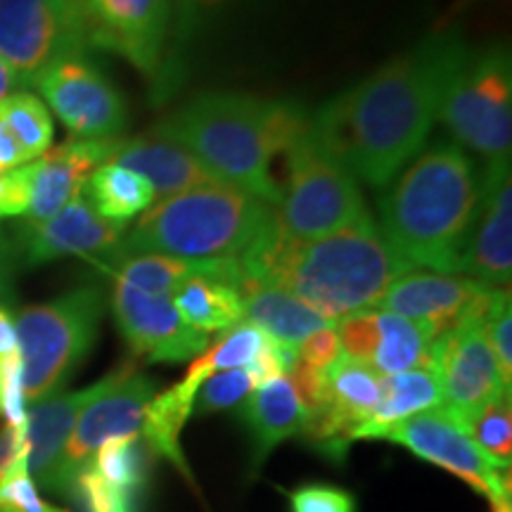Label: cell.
I'll use <instances>...</instances> for the list:
<instances>
[{
    "mask_svg": "<svg viewBox=\"0 0 512 512\" xmlns=\"http://www.w3.org/2000/svg\"><path fill=\"white\" fill-rule=\"evenodd\" d=\"M453 41L432 38L394 57L311 119V133L354 178L382 188L418 155L439 117Z\"/></svg>",
    "mask_w": 512,
    "mask_h": 512,
    "instance_id": "6da1fadb",
    "label": "cell"
},
{
    "mask_svg": "<svg viewBox=\"0 0 512 512\" xmlns=\"http://www.w3.org/2000/svg\"><path fill=\"white\" fill-rule=\"evenodd\" d=\"M238 261L242 285L280 287L332 325L354 313L373 311L387 287L413 271L396 259L370 214L354 226L309 242L280 240L271 221Z\"/></svg>",
    "mask_w": 512,
    "mask_h": 512,
    "instance_id": "7a4b0ae2",
    "label": "cell"
},
{
    "mask_svg": "<svg viewBox=\"0 0 512 512\" xmlns=\"http://www.w3.org/2000/svg\"><path fill=\"white\" fill-rule=\"evenodd\" d=\"M302 110L242 93H202L152 128L200 162L214 181L275 207L273 157L309 128Z\"/></svg>",
    "mask_w": 512,
    "mask_h": 512,
    "instance_id": "3957f363",
    "label": "cell"
},
{
    "mask_svg": "<svg viewBox=\"0 0 512 512\" xmlns=\"http://www.w3.org/2000/svg\"><path fill=\"white\" fill-rule=\"evenodd\" d=\"M477 202L479 181L470 157L441 140L380 200V233L413 271L458 275Z\"/></svg>",
    "mask_w": 512,
    "mask_h": 512,
    "instance_id": "277c9868",
    "label": "cell"
},
{
    "mask_svg": "<svg viewBox=\"0 0 512 512\" xmlns=\"http://www.w3.org/2000/svg\"><path fill=\"white\" fill-rule=\"evenodd\" d=\"M273 221V207L238 188L209 183L152 204L121 240L119 259L166 254L185 261H233Z\"/></svg>",
    "mask_w": 512,
    "mask_h": 512,
    "instance_id": "5b68a950",
    "label": "cell"
},
{
    "mask_svg": "<svg viewBox=\"0 0 512 512\" xmlns=\"http://www.w3.org/2000/svg\"><path fill=\"white\" fill-rule=\"evenodd\" d=\"M105 306L100 287L86 285L17 313L15 332L27 403L60 392L72 380L98 342Z\"/></svg>",
    "mask_w": 512,
    "mask_h": 512,
    "instance_id": "8992f818",
    "label": "cell"
},
{
    "mask_svg": "<svg viewBox=\"0 0 512 512\" xmlns=\"http://www.w3.org/2000/svg\"><path fill=\"white\" fill-rule=\"evenodd\" d=\"M460 145L486 164L510 162L512 64L505 48L472 53L453 43L441 83L439 117Z\"/></svg>",
    "mask_w": 512,
    "mask_h": 512,
    "instance_id": "52a82bcc",
    "label": "cell"
},
{
    "mask_svg": "<svg viewBox=\"0 0 512 512\" xmlns=\"http://www.w3.org/2000/svg\"><path fill=\"white\" fill-rule=\"evenodd\" d=\"M283 155L287 181L273 207V230L280 240H318L368 216L356 178L320 147L311 124Z\"/></svg>",
    "mask_w": 512,
    "mask_h": 512,
    "instance_id": "ba28073f",
    "label": "cell"
},
{
    "mask_svg": "<svg viewBox=\"0 0 512 512\" xmlns=\"http://www.w3.org/2000/svg\"><path fill=\"white\" fill-rule=\"evenodd\" d=\"M86 48L76 0H0V60L19 88L34 86L55 60Z\"/></svg>",
    "mask_w": 512,
    "mask_h": 512,
    "instance_id": "9c48e42d",
    "label": "cell"
},
{
    "mask_svg": "<svg viewBox=\"0 0 512 512\" xmlns=\"http://www.w3.org/2000/svg\"><path fill=\"white\" fill-rule=\"evenodd\" d=\"M43 95L72 138H117L126 128V105L86 53L64 55L38 76Z\"/></svg>",
    "mask_w": 512,
    "mask_h": 512,
    "instance_id": "30bf717a",
    "label": "cell"
},
{
    "mask_svg": "<svg viewBox=\"0 0 512 512\" xmlns=\"http://www.w3.org/2000/svg\"><path fill=\"white\" fill-rule=\"evenodd\" d=\"M380 439L394 441L427 463L444 467L491 503L510 498V479L508 472H503L505 467L486 456L444 406L389 427Z\"/></svg>",
    "mask_w": 512,
    "mask_h": 512,
    "instance_id": "8fae6325",
    "label": "cell"
},
{
    "mask_svg": "<svg viewBox=\"0 0 512 512\" xmlns=\"http://www.w3.org/2000/svg\"><path fill=\"white\" fill-rule=\"evenodd\" d=\"M86 46L117 53L147 76L157 74L171 22V0H76Z\"/></svg>",
    "mask_w": 512,
    "mask_h": 512,
    "instance_id": "7c38bea8",
    "label": "cell"
},
{
    "mask_svg": "<svg viewBox=\"0 0 512 512\" xmlns=\"http://www.w3.org/2000/svg\"><path fill=\"white\" fill-rule=\"evenodd\" d=\"M432 370L441 387V406L463 420L486 403L510 396L498 373L484 323L463 320L432 342Z\"/></svg>",
    "mask_w": 512,
    "mask_h": 512,
    "instance_id": "4fadbf2b",
    "label": "cell"
},
{
    "mask_svg": "<svg viewBox=\"0 0 512 512\" xmlns=\"http://www.w3.org/2000/svg\"><path fill=\"white\" fill-rule=\"evenodd\" d=\"M155 394L157 384L147 375L138 373L131 363H126L121 366L117 382L83 408L64 448L62 479L67 496H72L76 475L91 463L105 441L140 434L145 411Z\"/></svg>",
    "mask_w": 512,
    "mask_h": 512,
    "instance_id": "5bb4252c",
    "label": "cell"
},
{
    "mask_svg": "<svg viewBox=\"0 0 512 512\" xmlns=\"http://www.w3.org/2000/svg\"><path fill=\"white\" fill-rule=\"evenodd\" d=\"M112 311L133 354L150 363L195 361L209 349V335L190 328L164 294H147L114 280Z\"/></svg>",
    "mask_w": 512,
    "mask_h": 512,
    "instance_id": "9a60e30c",
    "label": "cell"
},
{
    "mask_svg": "<svg viewBox=\"0 0 512 512\" xmlns=\"http://www.w3.org/2000/svg\"><path fill=\"white\" fill-rule=\"evenodd\" d=\"M496 290L451 273L408 271L387 287L377 309L430 325L439 337L463 320L484 323Z\"/></svg>",
    "mask_w": 512,
    "mask_h": 512,
    "instance_id": "2e32d148",
    "label": "cell"
},
{
    "mask_svg": "<svg viewBox=\"0 0 512 512\" xmlns=\"http://www.w3.org/2000/svg\"><path fill=\"white\" fill-rule=\"evenodd\" d=\"M460 273L489 287H503L512 275V178L510 162L486 164L479 178V202Z\"/></svg>",
    "mask_w": 512,
    "mask_h": 512,
    "instance_id": "e0dca14e",
    "label": "cell"
},
{
    "mask_svg": "<svg viewBox=\"0 0 512 512\" xmlns=\"http://www.w3.org/2000/svg\"><path fill=\"white\" fill-rule=\"evenodd\" d=\"M121 240H124V228L95 214L81 188L53 219L27 223L19 233V249L27 266H43L64 256L102 261L105 266V259L114 264Z\"/></svg>",
    "mask_w": 512,
    "mask_h": 512,
    "instance_id": "ac0fdd59",
    "label": "cell"
},
{
    "mask_svg": "<svg viewBox=\"0 0 512 512\" xmlns=\"http://www.w3.org/2000/svg\"><path fill=\"white\" fill-rule=\"evenodd\" d=\"M121 375V368L112 370L102 380L76 389V392H55L43 396L27 408V441L29 456L27 467L36 486L50 491V494L67 496L62 479L64 448L72 437L76 420L93 399L112 387Z\"/></svg>",
    "mask_w": 512,
    "mask_h": 512,
    "instance_id": "d6986e66",
    "label": "cell"
},
{
    "mask_svg": "<svg viewBox=\"0 0 512 512\" xmlns=\"http://www.w3.org/2000/svg\"><path fill=\"white\" fill-rule=\"evenodd\" d=\"M323 408L311 415L304 434L320 451L332 458H342L356 432L373 415L380 396V375L368 363L342 356L330 370H325Z\"/></svg>",
    "mask_w": 512,
    "mask_h": 512,
    "instance_id": "ffe728a7",
    "label": "cell"
},
{
    "mask_svg": "<svg viewBox=\"0 0 512 512\" xmlns=\"http://www.w3.org/2000/svg\"><path fill=\"white\" fill-rule=\"evenodd\" d=\"M117 145L119 138H69L43 152L36 162H29L27 223H43L67 207L88 176L98 166L112 162Z\"/></svg>",
    "mask_w": 512,
    "mask_h": 512,
    "instance_id": "44dd1931",
    "label": "cell"
},
{
    "mask_svg": "<svg viewBox=\"0 0 512 512\" xmlns=\"http://www.w3.org/2000/svg\"><path fill=\"white\" fill-rule=\"evenodd\" d=\"M112 162L143 176L162 200L204 188L209 183H219L190 152H185L171 140L155 136V133L126 140L119 138Z\"/></svg>",
    "mask_w": 512,
    "mask_h": 512,
    "instance_id": "7402d4cb",
    "label": "cell"
},
{
    "mask_svg": "<svg viewBox=\"0 0 512 512\" xmlns=\"http://www.w3.org/2000/svg\"><path fill=\"white\" fill-rule=\"evenodd\" d=\"M240 418L254 441V460L261 463L275 446L304 434L309 413L285 375L249 394L242 401Z\"/></svg>",
    "mask_w": 512,
    "mask_h": 512,
    "instance_id": "603a6c76",
    "label": "cell"
},
{
    "mask_svg": "<svg viewBox=\"0 0 512 512\" xmlns=\"http://www.w3.org/2000/svg\"><path fill=\"white\" fill-rule=\"evenodd\" d=\"M242 320L252 323L280 344L297 347L313 332L330 328L323 316L309 309L290 292L266 283H247L240 287Z\"/></svg>",
    "mask_w": 512,
    "mask_h": 512,
    "instance_id": "cb8c5ba5",
    "label": "cell"
},
{
    "mask_svg": "<svg viewBox=\"0 0 512 512\" xmlns=\"http://www.w3.org/2000/svg\"><path fill=\"white\" fill-rule=\"evenodd\" d=\"M441 406V387L432 368H415L396 375H380V396L356 439H380L389 427Z\"/></svg>",
    "mask_w": 512,
    "mask_h": 512,
    "instance_id": "d4e9b609",
    "label": "cell"
},
{
    "mask_svg": "<svg viewBox=\"0 0 512 512\" xmlns=\"http://www.w3.org/2000/svg\"><path fill=\"white\" fill-rule=\"evenodd\" d=\"M83 195L91 202L95 214L121 228L143 216L157 200L155 190L143 176L114 162L98 166L88 176Z\"/></svg>",
    "mask_w": 512,
    "mask_h": 512,
    "instance_id": "484cf974",
    "label": "cell"
},
{
    "mask_svg": "<svg viewBox=\"0 0 512 512\" xmlns=\"http://www.w3.org/2000/svg\"><path fill=\"white\" fill-rule=\"evenodd\" d=\"M171 302L178 316L204 335L226 332L245 316L238 287L219 275H195L171 297Z\"/></svg>",
    "mask_w": 512,
    "mask_h": 512,
    "instance_id": "4316f807",
    "label": "cell"
},
{
    "mask_svg": "<svg viewBox=\"0 0 512 512\" xmlns=\"http://www.w3.org/2000/svg\"><path fill=\"white\" fill-rule=\"evenodd\" d=\"M197 389L200 387L181 380L176 382L174 387L166 389V392L155 394L145 411L143 427H140V434H143L140 439L145 441L147 451L169 460V463L178 467L185 477H188L190 472L188 463H185L183 458L181 432L185 422H188L192 415Z\"/></svg>",
    "mask_w": 512,
    "mask_h": 512,
    "instance_id": "83f0119b",
    "label": "cell"
},
{
    "mask_svg": "<svg viewBox=\"0 0 512 512\" xmlns=\"http://www.w3.org/2000/svg\"><path fill=\"white\" fill-rule=\"evenodd\" d=\"M377 349L370 368L377 375H396L415 368H432V342L437 339L430 325L377 311Z\"/></svg>",
    "mask_w": 512,
    "mask_h": 512,
    "instance_id": "f1b7e54d",
    "label": "cell"
},
{
    "mask_svg": "<svg viewBox=\"0 0 512 512\" xmlns=\"http://www.w3.org/2000/svg\"><path fill=\"white\" fill-rule=\"evenodd\" d=\"M0 124H3L22 147L29 162L53 147L55 126L48 107L29 91H12L0 102Z\"/></svg>",
    "mask_w": 512,
    "mask_h": 512,
    "instance_id": "f546056e",
    "label": "cell"
},
{
    "mask_svg": "<svg viewBox=\"0 0 512 512\" xmlns=\"http://www.w3.org/2000/svg\"><path fill=\"white\" fill-rule=\"evenodd\" d=\"M264 339L266 332H261L256 325L247 323V320H240L238 325L226 330V335H223L214 347L207 349L202 356H197L195 361H192L188 375H185L183 380L200 387L209 375L223 373V370L233 368H247L249 363L254 361V356L259 354Z\"/></svg>",
    "mask_w": 512,
    "mask_h": 512,
    "instance_id": "4dcf8cb0",
    "label": "cell"
},
{
    "mask_svg": "<svg viewBox=\"0 0 512 512\" xmlns=\"http://www.w3.org/2000/svg\"><path fill=\"white\" fill-rule=\"evenodd\" d=\"M147 446L140 434L133 437H117L105 441L98 453L91 458V465L100 477L107 482L131 491V494H143L147 484Z\"/></svg>",
    "mask_w": 512,
    "mask_h": 512,
    "instance_id": "1f68e13d",
    "label": "cell"
},
{
    "mask_svg": "<svg viewBox=\"0 0 512 512\" xmlns=\"http://www.w3.org/2000/svg\"><path fill=\"white\" fill-rule=\"evenodd\" d=\"M451 415V413H448ZM463 430L470 434L472 441L482 451L508 470L512 456V413H510V396L486 403L479 411L470 413L463 420H456Z\"/></svg>",
    "mask_w": 512,
    "mask_h": 512,
    "instance_id": "d6a6232c",
    "label": "cell"
},
{
    "mask_svg": "<svg viewBox=\"0 0 512 512\" xmlns=\"http://www.w3.org/2000/svg\"><path fill=\"white\" fill-rule=\"evenodd\" d=\"M0 510L5 512H67L48 503L38 494V486L29 475L27 456L0 465Z\"/></svg>",
    "mask_w": 512,
    "mask_h": 512,
    "instance_id": "836d02e7",
    "label": "cell"
},
{
    "mask_svg": "<svg viewBox=\"0 0 512 512\" xmlns=\"http://www.w3.org/2000/svg\"><path fill=\"white\" fill-rule=\"evenodd\" d=\"M72 496L83 512H138V494L107 482L91 465L76 475Z\"/></svg>",
    "mask_w": 512,
    "mask_h": 512,
    "instance_id": "e575fe53",
    "label": "cell"
},
{
    "mask_svg": "<svg viewBox=\"0 0 512 512\" xmlns=\"http://www.w3.org/2000/svg\"><path fill=\"white\" fill-rule=\"evenodd\" d=\"M252 380H249L245 368L223 370V373L209 375L207 380L200 384L195 394V406L192 413L209 415L228 411V408L242 406V401L252 394Z\"/></svg>",
    "mask_w": 512,
    "mask_h": 512,
    "instance_id": "d590c367",
    "label": "cell"
},
{
    "mask_svg": "<svg viewBox=\"0 0 512 512\" xmlns=\"http://www.w3.org/2000/svg\"><path fill=\"white\" fill-rule=\"evenodd\" d=\"M484 332L489 339V347L494 351L498 373L505 389L510 392L512 384V306L510 292L498 287L494 299H491L489 311L484 318Z\"/></svg>",
    "mask_w": 512,
    "mask_h": 512,
    "instance_id": "8d00e7d4",
    "label": "cell"
},
{
    "mask_svg": "<svg viewBox=\"0 0 512 512\" xmlns=\"http://www.w3.org/2000/svg\"><path fill=\"white\" fill-rule=\"evenodd\" d=\"M335 332L344 356L370 366L377 349V339H380V332H377V311H361L339 320Z\"/></svg>",
    "mask_w": 512,
    "mask_h": 512,
    "instance_id": "74e56055",
    "label": "cell"
},
{
    "mask_svg": "<svg viewBox=\"0 0 512 512\" xmlns=\"http://www.w3.org/2000/svg\"><path fill=\"white\" fill-rule=\"evenodd\" d=\"M292 512H356L354 496L337 486L309 484L290 494Z\"/></svg>",
    "mask_w": 512,
    "mask_h": 512,
    "instance_id": "f35d334b",
    "label": "cell"
},
{
    "mask_svg": "<svg viewBox=\"0 0 512 512\" xmlns=\"http://www.w3.org/2000/svg\"><path fill=\"white\" fill-rule=\"evenodd\" d=\"M287 375H290L287 380H290L292 389L297 392L304 411L309 413V418L311 415H316L320 408H323L325 394H328V387H325V373H320V370L311 368L309 363L299 361L297 358V363H294Z\"/></svg>",
    "mask_w": 512,
    "mask_h": 512,
    "instance_id": "ab89813d",
    "label": "cell"
},
{
    "mask_svg": "<svg viewBox=\"0 0 512 512\" xmlns=\"http://www.w3.org/2000/svg\"><path fill=\"white\" fill-rule=\"evenodd\" d=\"M342 347H339V337L335 328H323L318 332H313L311 337H306L302 344H299V361L309 363L311 368L320 370H330L335 363L342 358Z\"/></svg>",
    "mask_w": 512,
    "mask_h": 512,
    "instance_id": "60d3db41",
    "label": "cell"
},
{
    "mask_svg": "<svg viewBox=\"0 0 512 512\" xmlns=\"http://www.w3.org/2000/svg\"><path fill=\"white\" fill-rule=\"evenodd\" d=\"M29 209L27 164L0 174V221L10 216H24Z\"/></svg>",
    "mask_w": 512,
    "mask_h": 512,
    "instance_id": "b9f144b4",
    "label": "cell"
},
{
    "mask_svg": "<svg viewBox=\"0 0 512 512\" xmlns=\"http://www.w3.org/2000/svg\"><path fill=\"white\" fill-rule=\"evenodd\" d=\"M29 164L27 155L22 152V147L17 145V140L12 138V133L0 124V174H8L12 169Z\"/></svg>",
    "mask_w": 512,
    "mask_h": 512,
    "instance_id": "7bdbcfd3",
    "label": "cell"
},
{
    "mask_svg": "<svg viewBox=\"0 0 512 512\" xmlns=\"http://www.w3.org/2000/svg\"><path fill=\"white\" fill-rule=\"evenodd\" d=\"M17 332H15V316L0 306V363L5 358L15 356L17 354Z\"/></svg>",
    "mask_w": 512,
    "mask_h": 512,
    "instance_id": "ee69618b",
    "label": "cell"
},
{
    "mask_svg": "<svg viewBox=\"0 0 512 512\" xmlns=\"http://www.w3.org/2000/svg\"><path fill=\"white\" fill-rule=\"evenodd\" d=\"M17 86V79L15 74H12V69L5 64L3 60H0V102H3L8 95L12 93V88Z\"/></svg>",
    "mask_w": 512,
    "mask_h": 512,
    "instance_id": "f6af8a7d",
    "label": "cell"
},
{
    "mask_svg": "<svg viewBox=\"0 0 512 512\" xmlns=\"http://www.w3.org/2000/svg\"><path fill=\"white\" fill-rule=\"evenodd\" d=\"M491 508H494V512H512L510 498H503V501H496V503H491Z\"/></svg>",
    "mask_w": 512,
    "mask_h": 512,
    "instance_id": "bcb514c9",
    "label": "cell"
},
{
    "mask_svg": "<svg viewBox=\"0 0 512 512\" xmlns=\"http://www.w3.org/2000/svg\"><path fill=\"white\" fill-rule=\"evenodd\" d=\"M190 3H204V5H209V3H219V0H190Z\"/></svg>",
    "mask_w": 512,
    "mask_h": 512,
    "instance_id": "7dc6e473",
    "label": "cell"
},
{
    "mask_svg": "<svg viewBox=\"0 0 512 512\" xmlns=\"http://www.w3.org/2000/svg\"><path fill=\"white\" fill-rule=\"evenodd\" d=\"M0 512H5V510H0Z\"/></svg>",
    "mask_w": 512,
    "mask_h": 512,
    "instance_id": "c3c4849f",
    "label": "cell"
}]
</instances>
